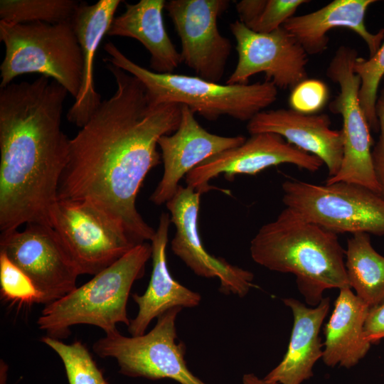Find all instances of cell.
Wrapping results in <instances>:
<instances>
[{
	"instance_id": "obj_1",
	"label": "cell",
	"mask_w": 384,
	"mask_h": 384,
	"mask_svg": "<svg viewBox=\"0 0 384 384\" xmlns=\"http://www.w3.org/2000/svg\"><path fill=\"white\" fill-rule=\"evenodd\" d=\"M105 66L117 89L70 139L58 199L92 203L137 243L151 241L156 230L138 212L136 199L147 174L160 164L159 139L179 126L182 105L149 107L139 79L110 63Z\"/></svg>"
},
{
	"instance_id": "obj_2",
	"label": "cell",
	"mask_w": 384,
	"mask_h": 384,
	"mask_svg": "<svg viewBox=\"0 0 384 384\" xmlns=\"http://www.w3.org/2000/svg\"><path fill=\"white\" fill-rule=\"evenodd\" d=\"M68 92L40 76L0 88V230L52 227L70 140L62 129Z\"/></svg>"
},
{
	"instance_id": "obj_3",
	"label": "cell",
	"mask_w": 384,
	"mask_h": 384,
	"mask_svg": "<svg viewBox=\"0 0 384 384\" xmlns=\"http://www.w3.org/2000/svg\"><path fill=\"white\" fill-rule=\"evenodd\" d=\"M250 252L258 265L295 275L298 289L309 306H317L326 289L350 287L345 250L337 234L288 208L259 229Z\"/></svg>"
},
{
	"instance_id": "obj_4",
	"label": "cell",
	"mask_w": 384,
	"mask_h": 384,
	"mask_svg": "<svg viewBox=\"0 0 384 384\" xmlns=\"http://www.w3.org/2000/svg\"><path fill=\"white\" fill-rule=\"evenodd\" d=\"M104 50L109 55L103 58L105 63L121 68L142 82L151 108L176 103L188 107L207 120L215 121L227 115L249 122L277 99L278 88L267 80L223 85L196 75L157 73L132 61L112 42L105 43Z\"/></svg>"
},
{
	"instance_id": "obj_5",
	"label": "cell",
	"mask_w": 384,
	"mask_h": 384,
	"mask_svg": "<svg viewBox=\"0 0 384 384\" xmlns=\"http://www.w3.org/2000/svg\"><path fill=\"white\" fill-rule=\"evenodd\" d=\"M151 257V244H137L87 282L45 305L37 320L38 329L60 340L78 324L96 326L105 334L117 331L119 323L128 326L127 304L131 288L144 275Z\"/></svg>"
},
{
	"instance_id": "obj_6",
	"label": "cell",
	"mask_w": 384,
	"mask_h": 384,
	"mask_svg": "<svg viewBox=\"0 0 384 384\" xmlns=\"http://www.w3.org/2000/svg\"><path fill=\"white\" fill-rule=\"evenodd\" d=\"M0 41L6 48L0 65V88L18 75L38 73L55 80L76 98L82 81L83 60L71 20L58 23L0 21Z\"/></svg>"
},
{
	"instance_id": "obj_7",
	"label": "cell",
	"mask_w": 384,
	"mask_h": 384,
	"mask_svg": "<svg viewBox=\"0 0 384 384\" xmlns=\"http://www.w3.org/2000/svg\"><path fill=\"white\" fill-rule=\"evenodd\" d=\"M282 202L305 220L332 233L384 235V197L365 186L287 180Z\"/></svg>"
},
{
	"instance_id": "obj_8",
	"label": "cell",
	"mask_w": 384,
	"mask_h": 384,
	"mask_svg": "<svg viewBox=\"0 0 384 384\" xmlns=\"http://www.w3.org/2000/svg\"><path fill=\"white\" fill-rule=\"evenodd\" d=\"M182 308L173 307L157 318L147 334L125 336L118 330L106 334L93 344L100 357L116 360L119 372L129 377L151 380L170 378L179 384H207L187 367L186 346L176 343V320Z\"/></svg>"
},
{
	"instance_id": "obj_9",
	"label": "cell",
	"mask_w": 384,
	"mask_h": 384,
	"mask_svg": "<svg viewBox=\"0 0 384 384\" xmlns=\"http://www.w3.org/2000/svg\"><path fill=\"white\" fill-rule=\"evenodd\" d=\"M50 220L80 274L99 273L139 244L120 223L88 202L58 199Z\"/></svg>"
},
{
	"instance_id": "obj_10",
	"label": "cell",
	"mask_w": 384,
	"mask_h": 384,
	"mask_svg": "<svg viewBox=\"0 0 384 384\" xmlns=\"http://www.w3.org/2000/svg\"><path fill=\"white\" fill-rule=\"evenodd\" d=\"M358 56L355 48L341 46L326 69L327 77L339 87L329 109L342 117L343 155L339 171L334 176L328 177L325 183H354L380 194L373 166L370 128L358 99L361 79L353 71Z\"/></svg>"
},
{
	"instance_id": "obj_11",
	"label": "cell",
	"mask_w": 384,
	"mask_h": 384,
	"mask_svg": "<svg viewBox=\"0 0 384 384\" xmlns=\"http://www.w3.org/2000/svg\"><path fill=\"white\" fill-rule=\"evenodd\" d=\"M0 252L32 281L45 305L76 287L80 275L53 227L28 223L23 230L1 233Z\"/></svg>"
},
{
	"instance_id": "obj_12",
	"label": "cell",
	"mask_w": 384,
	"mask_h": 384,
	"mask_svg": "<svg viewBox=\"0 0 384 384\" xmlns=\"http://www.w3.org/2000/svg\"><path fill=\"white\" fill-rule=\"evenodd\" d=\"M236 42L238 63L225 84L245 85L257 73L279 89H293L307 79L308 54L283 26L257 33L239 20L230 25Z\"/></svg>"
},
{
	"instance_id": "obj_13",
	"label": "cell",
	"mask_w": 384,
	"mask_h": 384,
	"mask_svg": "<svg viewBox=\"0 0 384 384\" xmlns=\"http://www.w3.org/2000/svg\"><path fill=\"white\" fill-rule=\"evenodd\" d=\"M228 0H170L165 9L180 38L182 63L196 76L219 82L232 50L222 36L218 18L228 8Z\"/></svg>"
},
{
	"instance_id": "obj_14",
	"label": "cell",
	"mask_w": 384,
	"mask_h": 384,
	"mask_svg": "<svg viewBox=\"0 0 384 384\" xmlns=\"http://www.w3.org/2000/svg\"><path fill=\"white\" fill-rule=\"evenodd\" d=\"M201 194L190 186L180 185L166 203L171 222L176 228L171 242V250L196 274L205 278L217 277L221 292L243 297L253 287L254 274L206 251L198 230Z\"/></svg>"
},
{
	"instance_id": "obj_15",
	"label": "cell",
	"mask_w": 384,
	"mask_h": 384,
	"mask_svg": "<svg viewBox=\"0 0 384 384\" xmlns=\"http://www.w3.org/2000/svg\"><path fill=\"white\" fill-rule=\"evenodd\" d=\"M292 164L309 172L319 171L324 164L316 156L288 143L279 134L258 133L242 144L206 159L186 176V186L201 193L208 191L209 182L220 174L228 179L235 175H256L280 164Z\"/></svg>"
},
{
	"instance_id": "obj_16",
	"label": "cell",
	"mask_w": 384,
	"mask_h": 384,
	"mask_svg": "<svg viewBox=\"0 0 384 384\" xmlns=\"http://www.w3.org/2000/svg\"><path fill=\"white\" fill-rule=\"evenodd\" d=\"M246 140L243 136L223 137L208 132L201 126L195 113L182 105L178 129L158 141L164 164L162 177L150 196L156 205L166 203L176 193L179 181L202 162L223 151L238 146Z\"/></svg>"
},
{
	"instance_id": "obj_17",
	"label": "cell",
	"mask_w": 384,
	"mask_h": 384,
	"mask_svg": "<svg viewBox=\"0 0 384 384\" xmlns=\"http://www.w3.org/2000/svg\"><path fill=\"white\" fill-rule=\"evenodd\" d=\"M326 114H304L292 109L263 110L247 124L250 135L270 132L319 158L328 170L329 178L340 169L343 155L342 131L333 129Z\"/></svg>"
},
{
	"instance_id": "obj_18",
	"label": "cell",
	"mask_w": 384,
	"mask_h": 384,
	"mask_svg": "<svg viewBox=\"0 0 384 384\" xmlns=\"http://www.w3.org/2000/svg\"><path fill=\"white\" fill-rule=\"evenodd\" d=\"M171 223L169 214L162 213L151 240L152 272L149 285L143 294H132L139 309L128 326L132 336L144 334L150 322L169 309L176 306L193 308L201 302V294L178 282L168 269L166 249Z\"/></svg>"
},
{
	"instance_id": "obj_19",
	"label": "cell",
	"mask_w": 384,
	"mask_h": 384,
	"mask_svg": "<svg viewBox=\"0 0 384 384\" xmlns=\"http://www.w3.org/2000/svg\"><path fill=\"white\" fill-rule=\"evenodd\" d=\"M375 2L334 0L314 12L291 17L282 26L296 38L308 55L321 54L327 49V33L330 30L348 28L364 41L370 57L380 48L384 38V28L372 33L366 26V11Z\"/></svg>"
},
{
	"instance_id": "obj_20",
	"label": "cell",
	"mask_w": 384,
	"mask_h": 384,
	"mask_svg": "<svg viewBox=\"0 0 384 384\" xmlns=\"http://www.w3.org/2000/svg\"><path fill=\"white\" fill-rule=\"evenodd\" d=\"M120 0H99L94 4L80 3L71 23L78 38L83 60L82 81L79 94L67 113L68 120L81 128L102 103L94 85L96 50L110 29Z\"/></svg>"
},
{
	"instance_id": "obj_21",
	"label": "cell",
	"mask_w": 384,
	"mask_h": 384,
	"mask_svg": "<svg viewBox=\"0 0 384 384\" xmlns=\"http://www.w3.org/2000/svg\"><path fill=\"white\" fill-rule=\"evenodd\" d=\"M283 302L294 317L289 343L282 361L263 379L274 384H302L313 376L314 366L322 357L319 332L330 299L324 298L312 308L294 298L284 299Z\"/></svg>"
},
{
	"instance_id": "obj_22",
	"label": "cell",
	"mask_w": 384,
	"mask_h": 384,
	"mask_svg": "<svg viewBox=\"0 0 384 384\" xmlns=\"http://www.w3.org/2000/svg\"><path fill=\"white\" fill-rule=\"evenodd\" d=\"M166 1L140 0L125 4V11L114 17L107 35L139 41L150 55L149 64L157 73H173L182 63L181 53L169 38L164 23Z\"/></svg>"
},
{
	"instance_id": "obj_23",
	"label": "cell",
	"mask_w": 384,
	"mask_h": 384,
	"mask_svg": "<svg viewBox=\"0 0 384 384\" xmlns=\"http://www.w3.org/2000/svg\"><path fill=\"white\" fill-rule=\"evenodd\" d=\"M334 308L324 326L322 360L331 367L350 368L365 357L371 343L364 334V323L370 306L351 287L339 289Z\"/></svg>"
},
{
	"instance_id": "obj_24",
	"label": "cell",
	"mask_w": 384,
	"mask_h": 384,
	"mask_svg": "<svg viewBox=\"0 0 384 384\" xmlns=\"http://www.w3.org/2000/svg\"><path fill=\"white\" fill-rule=\"evenodd\" d=\"M345 265L350 287L370 308L384 301V257L373 247L369 234L348 239Z\"/></svg>"
},
{
	"instance_id": "obj_25",
	"label": "cell",
	"mask_w": 384,
	"mask_h": 384,
	"mask_svg": "<svg viewBox=\"0 0 384 384\" xmlns=\"http://www.w3.org/2000/svg\"><path fill=\"white\" fill-rule=\"evenodd\" d=\"M80 3L75 0H1L0 21L9 23L71 20Z\"/></svg>"
},
{
	"instance_id": "obj_26",
	"label": "cell",
	"mask_w": 384,
	"mask_h": 384,
	"mask_svg": "<svg viewBox=\"0 0 384 384\" xmlns=\"http://www.w3.org/2000/svg\"><path fill=\"white\" fill-rule=\"evenodd\" d=\"M41 341L62 360L69 384H108L81 341L67 344L47 336L43 337Z\"/></svg>"
},
{
	"instance_id": "obj_27",
	"label": "cell",
	"mask_w": 384,
	"mask_h": 384,
	"mask_svg": "<svg viewBox=\"0 0 384 384\" xmlns=\"http://www.w3.org/2000/svg\"><path fill=\"white\" fill-rule=\"evenodd\" d=\"M353 71L361 79L358 99L370 130L379 132L376 113L378 90L384 77V42L377 52L368 59L358 56L353 63Z\"/></svg>"
},
{
	"instance_id": "obj_28",
	"label": "cell",
	"mask_w": 384,
	"mask_h": 384,
	"mask_svg": "<svg viewBox=\"0 0 384 384\" xmlns=\"http://www.w3.org/2000/svg\"><path fill=\"white\" fill-rule=\"evenodd\" d=\"M1 297L19 304L42 303V297L30 278L0 252Z\"/></svg>"
},
{
	"instance_id": "obj_29",
	"label": "cell",
	"mask_w": 384,
	"mask_h": 384,
	"mask_svg": "<svg viewBox=\"0 0 384 384\" xmlns=\"http://www.w3.org/2000/svg\"><path fill=\"white\" fill-rule=\"evenodd\" d=\"M309 1L265 0L258 15L246 26L257 33H270L282 26L287 20L294 16L300 6Z\"/></svg>"
},
{
	"instance_id": "obj_30",
	"label": "cell",
	"mask_w": 384,
	"mask_h": 384,
	"mask_svg": "<svg viewBox=\"0 0 384 384\" xmlns=\"http://www.w3.org/2000/svg\"><path fill=\"white\" fill-rule=\"evenodd\" d=\"M329 97L326 85L319 80L306 79L291 92L289 103L291 109L304 114H314L320 110Z\"/></svg>"
},
{
	"instance_id": "obj_31",
	"label": "cell",
	"mask_w": 384,
	"mask_h": 384,
	"mask_svg": "<svg viewBox=\"0 0 384 384\" xmlns=\"http://www.w3.org/2000/svg\"><path fill=\"white\" fill-rule=\"evenodd\" d=\"M376 113L379 123V137L372 149L371 156L374 172L380 189V195L384 197V90L378 98Z\"/></svg>"
},
{
	"instance_id": "obj_32",
	"label": "cell",
	"mask_w": 384,
	"mask_h": 384,
	"mask_svg": "<svg viewBox=\"0 0 384 384\" xmlns=\"http://www.w3.org/2000/svg\"><path fill=\"white\" fill-rule=\"evenodd\" d=\"M364 334L371 344L384 338V301L369 309L364 323Z\"/></svg>"
},
{
	"instance_id": "obj_33",
	"label": "cell",
	"mask_w": 384,
	"mask_h": 384,
	"mask_svg": "<svg viewBox=\"0 0 384 384\" xmlns=\"http://www.w3.org/2000/svg\"><path fill=\"white\" fill-rule=\"evenodd\" d=\"M242 384H274L259 378L253 373H247L242 376Z\"/></svg>"
},
{
	"instance_id": "obj_34",
	"label": "cell",
	"mask_w": 384,
	"mask_h": 384,
	"mask_svg": "<svg viewBox=\"0 0 384 384\" xmlns=\"http://www.w3.org/2000/svg\"><path fill=\"white\" fill-rule=\"evenodd\" d=\"M383 81H384V77H383Z\"/></svg>"
}]
</instances>
